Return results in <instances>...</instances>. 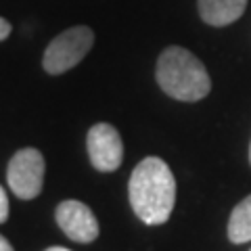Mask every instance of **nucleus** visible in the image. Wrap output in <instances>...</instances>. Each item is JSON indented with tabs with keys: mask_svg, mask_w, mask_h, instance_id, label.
Listing matches in <instances>:
<instances>
[{
	"mask_svg": "<svg viewBox=\"0 0 251 251\" xmlns=\"http://www.w3.org/2000/svg\"><path fill=\"white\" fill-rule=\"evenodd\" d=\"M92 44H94V34L90 27L86 25L69 27L57 38H52V42L46 46L42 65L52 75L65 74L88 54Z\"/></svg>",
	"mask_w": 251,
	"mask_h": 251,
	"instance_id": "3",
	"label": "nucleus"
},
{
	"mask_svg": "<svg viewBox=\"0 0 251 251\" xmlns=\"http://www.w3.org/2000/svg\"><path fill=\"white\" fill-rule=\"evenodd\" d=\"M228 239L237 245L251 241V195L232 209L228 220Z\"/></svg>",
	"mask_w": 251,
	"mask_h": 251,
	"instance_id": "8",
	"label": "nucleus"
},
{
	"mask_svg": "<svg viewBox=\"0 0 251 251\" xmlns=\"http://www.w3.org/2000/svg\"><path fill=\"white\" fill-rule=\"evenodd\" d=\"M249 161H251V147H249Z\"/></svg>",
	"mask_w": 251,
	"mask_h": 251,
	"instance_id": "13",
	"label": "nucleus"
},
{
	"mask_svg": "<svg viewBox=\"0 0 251 251\" xmlns=\"http://www.w3.org/2000/svg\"><path fill=\"white\" fill-rule=\"evenodd\" d=\"M6 218H9V197H6L4 188L0 186V224L6 222Z\"/></svg>",
	"mask_w": 251,
	"mask_h": 251,
	"instance_id": "9",
	"label": "nucleus"
},
{
	"mask_svg": "<svg viewBox=\"0 0 251 251\" xmlns=\"http://www.w3.org/2000/svg\"><path fill=\"white\" fill-rule=\"evenodd\" d=\"M59 228L75 243H92L99 237V222L92 209L82 201L67 199L57 205L54 211Z\"/></svg>",
	"mask_w": 251,
	"mask_h": 251,
	"instance_id": "6",
	"label": "nucleus"
},
{
	"mask_svg": "<svg viewBox=\"0 0 251 251\" xmlns=\"http://www.w3.org/2000/svg\"><path fill=\"white\" fill-rule=\"evenodd\" d=\"M0 251H15V249H13V245H11V243L2 237V234H0Z\"/></svg>",
	"mask_w": 251,
	"mask_h": 251,
	"instance_id": "11",
	"label": "nucleus"
},
{
	"mask_svg": "<svg viewBox=\"0 0 251 251\" xmlns=\"http://www.w3.org/2000/svg\"><path fill=\"white\" fill-rule=\"evenodd\" d=\"M46 251H69V249H65V247H49Z\"/></svg>",
	"mask_w": 251,
	"mask_h": 251,
	"instance_id": "12",
	"label": "nucleus"
},
{
	"mask_svg": "<svg viewBox=\"0 0 251 251\" xmlns=\"http://www.w3.org/2000/svg\"><path fill=\"white\" fill-rule=\"evenodd\" d=\"M88 157L90 163L99 172H113L122 166L124 159V143L122 136L113 126L97 124L88 130Z\"/></svg>",
	"mask_w": 251,
	"mask_h": 251,
	"instance_id": "5",
	"label": "nucleus"
},
{
	"mask_svg": "<svg viewBox=\"0 0 251 251\" xmlns=\"http://www.w3.org/2000/svg\"><path fill=\"white\" fill-rule=\"evenodd\" d=\"M155 77L168 97L184 103L205 99L211 90V80L205 65L182 46H170L159 54Z\"/></svg>",
	"mask_w": 251,
	"mask_h": 251,
	"instance_id": "2",
	"label": "nucleus"
},
{
	"mask_svg": "<svg viewBox=\"0 0 251 251\" xmlns=\"http://www.w3.org/2000/svg\"><path fill=\"white\" fill-rule=\"evenodd\" d=\"M130 205L145 224H166L176 203V178L159 157H145L128 184Z\"/></svg>",
	"mask_w": 251,
	"mask_h": 251,
	"instance_id": "1",
	"label": "nucleus"
},
{
	"mask_svg": "<svg viewBox=\"0 0 251 251\" xmlns=\"http://www.w3.org/2000/svg\"><path fill=\"white\" fill-rule=\"evenodd\" d=\"M9 188L19 199H34L44 184V157L38 149H21L13 155L6 170Z\"/></svg>",
	"mask_w": 251,
	"mask_h": 251,
	"instance_id": "4",
	"label": "nucleus"
},
{
	"mask_svg": "<svg viewBox=\"0 0 251 251\" xmlns=\"http://www.w3.org/2000/svg\"><path fill=\"white\" fill-rule=\"evenodd\" d=\"M9 34H11V23L0 17V42H2L4 38H9Z\"/></svg>",
	"mask_w": 251,
	"mask_h": 251,
	"instance_id": "10",
	"label": "nucleus"
},
{
	"mask_svg": "<svg viewBox=\"0 0 251 251\" xmlns=\"http://www.w3.org/2000/svg\"><path fill=\"white\" fill-rule=\"evenodd\" d=\"M199 15L207 25L224 27L245 13L247 0H199Z\"/></svg>",
	"mask_w": 251,
	"mask_h": 251,
	"instance_id": "7",
	"label": "nucleus"
}]
</instances>
